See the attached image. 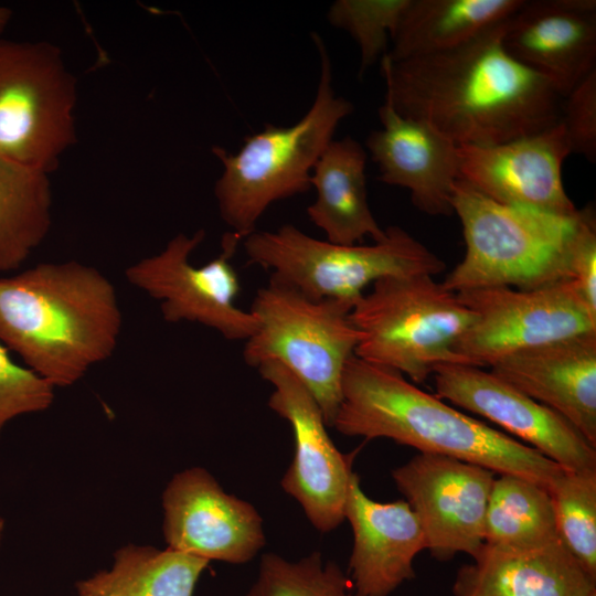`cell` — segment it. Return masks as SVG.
Returning a JSON list of instances; mask_svg holds the SVG:
<instances>
[{"mask_svg":"<svg viewBox=\"0 0 596 596\" xmlns=\"http://www.w3.org/2000/svg\"><path fill=\"white\" fill-rule=\"evenodd\" d=\"M77 81L47 41H0V156L50 174L76 142Z\"/></svg>","mask_w":596,"mask_h":596,"instance_id":"cell-9","label":"cell"},{"mask_svg":"<svg viewBox=\"0 0 596 596\" xmlns=\"http://www.w3.org/2000/svg\"><path fill=\"white\" fill-rule=\"evenodd\" d=\"M438 561L475 557L485 544V519L496 473L456 458L419 453L392 471Z\"/></svg>","mask_w":596,"mask_h":596,"instance_id":"cell-13","label":"cell"},{"mask_svg":"<svg viewBox=\"0 0 596 596\" xmlns=\"http://www.w3.org/2000/svg\"><path fill=\"white\" fill-rule=\"evenodd\" d=\"M558 539L546 488L514 475L494 478L485 519V545L522 550Z\"/></svg>","mask_w":596,"mask_h":596,"instance_id":"cell-26","label":"cell"},{"mask_svg":"<svg viewBox=\"0 0 596 596\" xmlns=\"http://www.w3.org/2000/svg\"><path fill=\"white\" fill-rule=\"evenodd\" d=\"M457 295L475 316L455 347L467 365L490 366L520 350L596 332V310L571 279L528 290L500 286Z\"/></svg>","mask_w":596,"mask_h":596,"instance_id":"cell-11","label":"cell"},{"mask_svg":"<svg viewBox=\"0 0 596 596\" xmlns=\"http://www.w3.org/2000/svg\"><path fill=\"white\" fill-rule=\"evenodd\" d=\"M377 113L382 128L372 131L365 145L380 180L407 189L412 203L428 215L451 214L458 145L427 123L402 116L386 98Z\"/></svg>","mask_w":596,"mask_h":596,"instance_id":"cell-18","label":"cell"},{"mask_svg":"<svg viewBox=\"0 0 596 596\" xmlns=\"http://www.w3.org/2000/svg\"><path fill=\"white\" fill-rule=\"evenodd\" d=\"M12 14L13 13L9 8L0 6V35L4 32V30L9 25Z\"/></svg>","mask_w":596,"mask_h":596,"instance_id":"cell-33","label":"cell"},{"mask_svg":"<svg viewBox=\"0 0 596 596\" xmlns=\"http://www.w3.org/2000/svg\"><path fill=\"white\" fill-rule=\"evenodd\" d=\"M274 386L268 406L291 426L295 455L280 485L311 524L330 532L344 520L354 454H342L326 429L322 411L304 383L277 361L257 368Z\"/></svg>","mask_w":596,"mask_h":596,"instance_id":"cell-12","label":"cell"},{"mask_svg":"<svg viewBox=\"0 0 596 596\" xmlns=\"http://www.w3.org/2000/svg\"><path fill=\"white\" fill-rule=\"evenodd\" d=\"M433 376L440 400L493 422L564 469L596 470V448L567 419L490 370L441 364Z\"/></svg>","mask_w":596,"mask_h":596,"instance_id":"cell-14","label":"cell"},{"mask_svg":"<svg viewBox=\"0 0 596 596\" xmlns=\"http://www.w3.org/2000/svg\"><path fill=\"white\" fill-rule=\"evenodd\" d=\"M547 491L558 539L596 578V470L563 469Z\"/></svg>","mask_w":596,"mask_h":596,"instance_id":"cell-27","label":"cell"},{"mask_svg":"<svg viewBox=\"0 0 596 596\" xmlns=\"http://www.w3.org/2000/svg\"><path fill=\"white\" fill-rule=\"evenodd\" d=\"M3 531H4V520L0 517V544H1L2 535H3Z\"/></svg>","mask_w":596,"mask_h":596,"instance_id":"cell-34","label":"cell"},{"mask_svg":"<svg viewBox=\"0 0 596 596\" xmlns=\"http://www.w3.org/2000/svg\"><path fill=\"white\" fill-rule=\"evenodd\" d=\"M332 427L347 436L389 438L419 453L519 476L546 489L564 469L529 445L421 390L402 373L355 355L343 372Z\"/></svg>","mask_w":596,"mask_h":596,"instance_id":"cell-3","label":"cell"},{"mask_svg":"<svg viewBox=\"0 0 596 596\" xmlns=\"http://www.w3.org/2000/svg\"><path fill=\"white\" fill-rule=\"evenodd\" d=\"M408 1L337 0L330 6V24L348 32L359 46L360 75L389 53V40Z\"/></svg>","mask_w":596,"mask_h":596,"instance_id":"cell-29","label":"cell"},{"mask_svg":"<svg viewBox=\"0 0 596 596\" xmlns=\"http://www.w3.org/2000/svg\"><path fill=\"white\" fill-rule=\"evenodd\" d=\"M320 55V79L311 107L296 124L265 128L244 139L237 152L214 147L223 171L214 187L222 220L242 240L274 202L306 193L311 172L333 140L342 119L353 111L350 100L332 87L331 62L323 40L312 33Z\"/></svg>","mask_w":596,"mask_h":596,"instance_id":"cell-4","label":"cell"},{"mask_svg":"<svg viewBox=\"0 0 596 596\" xmlns=\"http://www.w3.org/2000/svg\"><path fill=\"white\" fill-rule=\"evenodd\" d=\"M353 306L339 300H313L269 278L249 311L257 331L245 341L244 361L257 369L277 361L292 372L319 404L332 427L341 402L342 376L362 339L350 319Z\"/></svg>","mask_w":596,"mask_h":596,"instance_id":"cell-8","label":"cell"},{"mask_svg":"<svg viewBox=\"0 0 596 596\" xmlns=\"http://www.w3.org/2000/svg\"><path fill=\"white\" fill-rule=\"evenodd\" d=\"M461 223L465 256L446 276L453 292L485 287L528 290L571 279L581 219L499 203L458 179L450 198Z\"/></svg>","mask_w":596,"mask_h":596,"instance_id":"cell-5","label":"cell"},{"mask_svg":"<svg viewBox=\"0 0 596 596\" xmlns=\"http://www.w3.org/2000/svg\"><path fill=\"white\" fill-rule=\"evenodd\" d=\"M353 532L350 579L360 596H389L415 576L416 555L427 549L417 515L407 501L370 499L352 473L344 507Z\"/></svg>","mask_w":596,"mask_h":596,"instance_id":"cell-19","label":"cell"},{"mask_svg":"<svg viewBox=\"0 0 596 596\" xmlns=\"http://www.w3.org/2000/svg\"><path fill=\"white\" fill-rule=\"evenodd\" d=\"M489 368L567 419L596 448V332L520 350Z\"/></svg>","mask_w":596,"mask_h":596,"instance_id":"cell-20","label":"cell"},{"mask_svg":"<svg viewBox=\"0 0 596 596\" xmlns=\"http://www.w3.org/2000/svg\"><path fill=\"white\" fill-rule=\"evenodd\" d=\"M593 596H596V594H595V595H593Z\"/></svg>","mask_w":596,"mask_h":596,"instance_id":"cell-36","label":"cell"},{"mask_svg":"<svg viewBox=\"0 0 596 596\" xmlns=\"http://www.w3.org/2000/svg\"><path fill=\"white\" fill-rule=\"evenodd\" d=\"M209 561L167 547L126 545L113 566L76 584L91 596H193Z\"/></svg>","mask_w":596,"mask_h":596,"instance_id":"cell-24","label":"cell"},{"mask_svg":"<svg viewBox=\"0 0 596 596\" xmlns=\"http://www.w3.org/2000/svg\"><path fill=\"white\" fill-rule=\"evenodd\" d=\"M371 245L320 241L292 224L255 231L243 240L249 263L272 270L270 277L313 300L354 306L364 289L389 276H435L446 265L404 228L392 225Z\"/></svg>","mask_w":596,"mask_h":596,"instance_id":"cell-7","label":"cell"},{"mask_svg":"<svg viewBox=\"0 0 596 596\" xmlns=\"http://www.w3.org/2000/svg\"><path fill=\"white\" fill-rule=\"evenodd\" d=\"M350 319L362 334L356 358L423 383L441 364H466L455 347L475 316L433 276L413 275L376 280Z\"/></svg>","mask_w":596,"mask_h":596,"instance_id":"cell-6","label":"cell"},{"mask_svg":"<svg viewBox=\"0 0 596 596\" xmlns=\"http://www.w3.org/2000/svg\"><path fill=\"white\" fill-rule=\"evenodd\" d=\"M523 0H409L391 35L392 62L461 46L507 20Z\"/></svg>","mask_w":596,"mask_h":596,"instance_id":"cell-23","label":"cell"},{"mask_svg":"<svg viewBox=\"0 0 596 596\" xmlns=\"http://www.w3.org/2000/svg\"><path fill=\"white\" fill-rule=\"evenodd\" d=\"M456 576L455 596H593V578L560 539L544 545L501 550L483 544Z\"/></svg>","mask_w":596,"mask_h":596,"instance_id":"cell-21","label":"cell"},{"mask_svg":"<svg viewBox=\"0 0 596 596\" xmlns=\"http://www.w3.org/2000/svg\"><path fill=\"white\" fill-rule=\"evenodd\" d=\"M568 155L570 143L558 123L494 146H458L459 179L502 204L575 215L578 210L562 181Z\"/></svg>","mask_w":596,"mask_h":596,"instance_id":"cell-16","label":"cell"},{"mask_svg":"<svg viewBox=\"0 0 596 596\" xmlns=\"http://www.w3.org/2000/svg\"><path fill=\"white\" fill-rule=\"evenodd\" d=\"M78 596H91V595H87V594H78Z\"/></svg>","mask_w":596,"mask_h":596,"instance_id":"cell-35","label":"cell"},{"mask_svg":"<svg viewBox=\"0 0 596 596\" xmlns=\"http://www.w3.org/2000/svg\"><path fill=\"white\" fill-rule=\"evenodd\" d=\"M50 174L0 156V272L19 269L52 226Z\"/></svg>","mask_w":596,"mask_h":596,"instance_id":"cell-25","label":"cell"},{"mask_svg":"<svg viewBox=\"0 0 596 596\" xmlns=\"http://www.w3.org/2000/svg\"><path fill=\"white\" fill-rule=\"evenodd\" d=\"M245 596H360L338 564L319 552L299 561L275 553L262 556L258 574Z\"/></svg>","mask_w":596,"mask_h":596,"instance_id":"cell-28","label":"cell"},{"mask_svg":"<svg viewBox=\"0 0 596 596\" xmlns=\"http://www.w3.org/2000/svg\"><path fill=\"white\" fill-rule=\"evenodd\" d=\"M571 280L587 304L596 310V221L594 210H581L571 252Z\"/></svg>","mask_w":596,"mask_h":596,"instance_id":"cell-32","label":"cell"},{"mask_svg":"<svg viewBox=\"0 0 596 596\" xmlns=\"http://www.w3.org/2000/svg\"><path fill=\"white\" fill-rule=\"evenodd\" d=\"M168 547L231 564L251 561L265 545L263 519L247 501L226 493L201 467L172 477L162 494Z\"/></svg>","mask_w":596,"mask_h":596,"instance_id":"cell-15","label":"cell"},{"mask_svg":"<svg viewBox=\"0 0 596 596\" xmlns=\"http://www.w3.org/2000/svg\"><path fill=\"white\" fill-rule=\"evenodd\" d=\"M55 387L28 366L18 364L0 341V435L12 419L47 409Z\"/></svg>","mask_w":596,"mask_h":596,"instance_id":"cell-30","label":"cell"},{"mask_svg":"<svg viewBox=\"0 0 596 596\" xmlns=\"http://www.w3.org/2000/svg\"><path fill=\"white\" fill-rule=\"evenodd\" d=\"M502 44L565 97L596 70V1H523L504 22Z\"/></svg>","mask_w":596,"mask_h":596,"instance_id":"cell-17","label":"cell"},{"mask_svg":"<svg viewBox=\"0 0 596 596\" xmlns=\"http://www.w3.org/2000/svg\"><path fill=\"white\" fill-rule=\"evenodd\" d=\"M504 22L443 53L401 62L384 55L385 98L458 146H494L555 126L564 96L505 51Z\"/></svg>","mask_w":596,"mask_h":596,"instance_id":"cell-1","label":"cell"},{"mask_svg":"<svg viewBox=\"0 0 596 596\" xmlns=\"http://www.w3.org/2000/svg\"><path fill=\"white\" fill-rule=\"evenodd\" d=\"M560 124L563 126L571 153L596 159V70L590 72L564 98Z\"/></svg>","mask_w":596,"mask_h":596,"instance_id":"cell-31","label":"cell"},{"mask_svg":"<svg viewBox=\"0 0 596 596\" xmlns=\"http://www.w3.org/2000/svg\"><path fill=\"white\" fill-rule=\"evenodd\" d=\"M365 163L364 148L348 136L332 140L311 172L316 199L307 214L330 243L355 245L366 236L374 242L386 236L368 202Z\"/></svg>","mask_w":596,"mask_h":596,"instance_id":"cell-22","label":"cell"},{"mask_svg":"<svg viewBox=\"0 0 596 596\" xmlns=\"http://www.w3.org/2000/svg\"><path fill=\"white\" fill-rule=\"evenodd\" d=\"M123 323L116 288L94 266L41 263L0 278V341L55 389L111 358Z\"/></svg>","mask_w":596,"mask_h":596,"instance_id":"cell-2","label":"cell"},{"mask_svg":"<svg viewBox=\"0 0 596 596\" xmlns=\"http://www.w3.org/2000/svg\"><path fill=\"white\" fill-rule=\"evenodd\" d=\"M204 237L203 230L175 235L159 253L128 266L126 280L159 302L166 321L195 322L226 340L246 341L257 331L258 320L235 305L241 285L231 263L243 240L225 233L220 255L196 267L190 256Z\"/></svg>","mask_w":596,"mask_h":596,"instance_id":"cell-10","label":"cell"}]
</instances>
